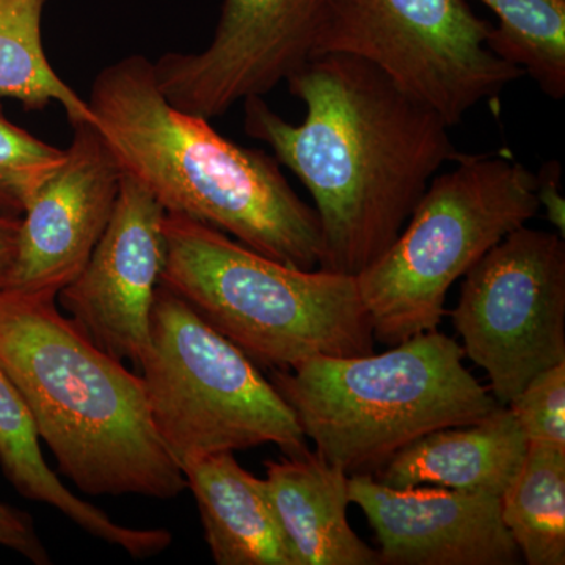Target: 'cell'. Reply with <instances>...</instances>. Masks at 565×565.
Listing matches in <instances>:
<instances>
[{
  "label": "cell",
  "instance_id": "1",
  "mask_svg": "<svg viewBox=\"0 0 565 565\" xmlns=\"http://www.w3.org/2000/svg\"><path fill=\"white\" fill-rule=\"evenodd\" d=\"M286 84L303 121L291 125L252 96L245 132L313 196L319 269L356 277L392 247L440 167L459 159L451 126L355 55H316Z\"/></svg>",
  "mask_w": 565,
  "mask_h": 565
},
{
  "label": "cell",
  "instance_id": "2",
  "mask_svg": "<svg viewBox=\"0 0 565 565\" xmlns=\"http://www.w3.org/2000/svg\"><path fill=\"white\" fill-rule=\"evenodd\" d=\"M87 104L122 172L167 214L232 234L275 262L318 269V214L294 191L281 163L225 139L206 118L172 106L147 57L129 55L106 66L93 81Z\"/></svg>",
  "mask_w": 565,
  "mask_h": 565
},
{
  "label": "cell",
  "instance_id": "3",
  "mask_svg": "<svg viewBox=\"0 0 565 565\" xmlns=\"http://www.w3.org/2000/svg\"><path fill=\"white\" fill-rule=\"evenodd\" d=\"M0 366L58 473L81 492L167 501L188 489L152 423L140 374L93 343L54 297L0 292Z\"/></svg>",
  "mask_w": 565,
  "mask_h": 565
},
{
  "label": "cell",
  "instance_id": "4",
  "mask_svg": "<svg viewBox=\"0 0 565 565\" xmlns=\"http://www.w3.org/2000/svg\"><path fill=\"white\" fill-rule=\"evenodd\" d=\"M163 236L161 285L256 366L374 352L355 277L275 262L184 215L167 214Z\"/></svg>",
  "mask_w": 565,
  "mask_h": 565
},
{
  "label": "cell",
  "instance_id": "5",
  "mask_svg": "<svg viewBox=\"0 0 565 565\" xmlns=\"http://www.w3.org/2000/svg\"><path fill=\"white\" fill-rule=\"evenodd\" d=\"M463 348L433 330L384 353L318 356L270 371L316 452L349 476H374L396 452L498 407L463 364Z\"/></svg>",
  "mask_w": 565,
  "mask_h": 565
},
{
  "label": "cell",
  "instance_id": "6",
  "mask_svg": "<svg viewBox=\"0 0 565 565\" xmlns=\"http://www.w3.org/2000/svg\"><path fill=\"white\" fill-rule=\"evenodd\" d=\"M434 177L403 232L356 275L374 340L396 345L433 332L446 296L487 252L541 211L537 174L508 156H459Z\"/></svg>",
  "mask_w": 565,
  "mask_h": 565
},
{
  "label": "cell",
  "instance_id": "7",
  "mask_svg": "<svg viewBox=\"0 0 565 565\" xmlns=\"http://www.w3.org/2000/svg\"><path fill=\"white\" fill-rule=\"evenodd\" d=\"M139 374L156 430L181 468L269 444L282 455L307 449L296 415L273 382L163 285L152 303Z\"/></svg>",
  "mask_w": 565,
  "mask_h": 565
},
{
  "label": "cell",
  "instance_id": "8",
  "mask_svg": "<svg viewBox=\"0 0 565 565\" xmlns=\"http://www.w3.org/2000/svg\"><path fill=\"white\" fill-rule=\"evenodd\" d=\"M492 29L467 0H326L313 57L373 63L452 128L526 76L490 50Z\"/></svg>",
  "mask_w": 565,
  "mask_h": 565
},
{
  "label": "cell",
  "instance_id": "9",
  "mask_svg": "<svg viewBox=\"0 0 565 565\" xmlns=\"http://www.w3.org/2000/svg\"><path fill=\"white\" fill-rule=\"evenodd\" d=\"M452 323L463 352L509 405L535 375L565 362V244L520 226L468 270Z\"/></svg>",
  "mask_w": 565,
  "mask_h": 565
},
{
  "label": "cell",
  "instance_id": "10",
  "mask_svg": "<svg viewBox=\"0 0 565 565\" xmlns=\"http://www.w3.org/2000/svg\"><path fill=\"white\" fill-rule=\"evenodd\" d=\"M326 0H223L211 43L152 63L167 102L196 117H222L264 96L313 58Z\"/></svg>",
  "mask_w": 565,
  "mask_h": 565
},
{
  "label": "cell",
  "instance_id": "11",
  "mask_svg": "<svg viewBox=\"0 0 565 565\" xmlns=\"http://www.w3.org/2000/svg\"><path fill=\"white\" fill-rule=\"evenodd\" d=\"M166 215L158 200L125 174L106 232L84 270L57 296L93 343L136 371L150 341L152 303L161 285Z\"/></svg>",
  "mask_w": 565,
  "mask_h": 565
},
{
  "label": "cell",
  "instance_id": "12",
  "mask_svg": "<svg viewBox=\"0 0 565 565\" xmlns=\"http://www.w3.org/2000/svg\"><path fill=\"white\" fill-rule=\"evenodd\" d=\"M71 126L62 166L21 215L17 258L3 291L57 299L109 225L125 172L93 122Z\"/></svg>",
  "mask_w": 565,
  "mask_h": 565
},
{
  "label": "cell",
  "instance_id": "13",
  "mask_svg": "<svg viewBox=\"0 0 565 565\" xmlns=\"http://www.w3.org/2000/svg\"><path fill=\"white\" fill-rule=\"evenodd\" d=\"M349 498L366 515L385 565H514L519 548L500 498L445 487L396 489L370 475L349 478Z\"/></svg>",
  "mask_w": 565,
  "mask_h": 565
},
{
  "label": "cell",
  "instance_id": "14",
  "mask_svg": "<svg viewBox=\"0 0 565 565\" xmlns=\"http://www.w3.org/2000/svg\"><path fill=\"white\" fill-rule=\"evenodd\" d=\"M266 489L296 565H379L349 525V476L316 451L269 460Z\"/></svg>",
  "mask_w": 565,
  "mask_h": 565
},
{
  "label": "cell",
  "instance_id": "15",
  "mask_svg": "<svg viewBox=\"0 0 565 565\" xmlns=\"http://www.w3.org/2000/svg\"><path fill=\"white\" fill-rule=\"evenodd\" d=\"M526 449L514 412L498 405L479 422L424 435L396 452L373 478L396 489L434 484L501 498L519 473Z\"/></svg>",
  "mask_w": 565,
  "mask_h": 565
},
{
  "label": "cell",
  "instance_id": "16",
  "mask_svg": "<svg viewBox=\"0 0 565 565\" xmlns=\"http://www.w3.org/2000/svg\"><path fill=\"white\" fill-rule=\"evenodd\" d=\"M182 473L199 504L215 564L296 565L266 482L241 467L233 452L193 460Z\"/></svg>",
  "mask_w": 565,
  "mask_h": 565
},
{
  "label": "cell",
  "instance_id": "17",
  "mask_svg": "<svg viewBox=\"0 0 565 565\" xmlns=\"http://www.w3.org/2000/svg\"><path fill=\"white\" fill-rule=\"evenodd\" d=\"M0 468L25 500L50 504L93 537L120 546L134 559L161 555L172 544L169 530H139L114 522L106 512L76 497L44 460L28 404L0 366Z\"/></svg>",
  "mask_w": 565,
  "mask_h": 565
},
{
  "label": "cell",
  "instance_id": "18",
  "mask_svg": "<svg viewBox=\"0 0 565 565\" xmlns=\"http://www.w3.org/2000/svg\"><path fill=\"white\" fill-rule=\"evenodd\" d=\"M500 503L504 526L526 564H565V449L527 444Z\"/></svg>",
  "mask_w": 565,
  "mask_h": 565
},
{
  "label": "cell",
  "instance_id": "19",
  "mask_svg": "<svg viewBox=\"0 0 565 565\" xmlns=\"http://www.w3.org/2000/svg\"><path fill=\"white\" fill-rule=\"evenodd\" d=\"M46 0H0V98L24 109L43 110L58 104L71 125L93 122L87 102L55 73L41 35Z\"/></svg>",
  "mask_w": 565,
  "mask_h": 565
},
{
  "label": "cell",
  "instance_id": "20",
  "mask_svg": "<svg viewBox=\"0 0 565 565\" xmlns=\"http://www.w3.org/2000/svg\"><path fill=\"white\" fill-rule=\"evenodd\" d=\"M498 18L490 50L525 71L548 98L565 96V0H481Z\"/></svg>",
  "mask_w": 565,
  "mask_h": 565
},
{
  "label": "cell",
  "instance_id": "21",
  "mask_svg": "<svg viewBox=\"0 0 565 565\" xmlns=\"http://www.w3.org/2000/svg\"><path fill=\"white\" fill-rule=\"evenodd\" d=\"M65 159V150L14 125L0 103V215L21 217Z\"/></svg>",
  "mask_w": 565,
  "mask_h": 565
},
{
  "label": "cell",
  "instance_id": "22",
  "mask_svg": "<svg viewBox=\"0 0 565 565\" xmlns=\"http://www.w3.org/2000/svg\"><path fill=\"white\" fill-rule=\"evenodd\" d=\"M508 407L527 444L565 449V362L535 375Z\"/></svg>",
  "mask_w": 565,
  "mask_h": 565
},
{
  "label": "cell",
  "instance_id": "23",
  "mask_svg": "<svg viewBox=\"0 0 565 565\" xmlns=\"http://www.w3.org/2000/svg\"><path fill=\"white\" fill-rule=\"evenodd\" d=\"M0 546L20 553L36 565L52 563L46 546L41 542L31 514L13 505L0 503Z\"/></svg>",
  "mask_w": 565,
  "mask_h": 565
},
{
  "label": "cell",
  "instance_id": "24",
  "mask_svg": "<svg viewBox=\"0 0 565 565\" xmlns=\"http://www.w3.org/2000/svg\"><path fill=\"white\" fill-rule=\"evenodd\" d=\"M537 199L541 207H545L546 218L564 237L565 232V203L561 195V166L550 162L537 173Z\"/></svg>",
  "mask_w": 565,
  "mask_h": 565
},
{
  "label": "cell",
  "instance_id": "25",
  "mask_svg": "<svg viewBox=\"0 0 565 565\" xmlns=\"http://www.w3.org/2000/svg\"><path fill=\"white\" fill-rule=\"evenodd\" d=\"M20 225L21 217L0 215V292L6 289L17 258Z\"/></svg>",
  "mask_w": 565,
  "mask_h": 565
}]
</instances>
